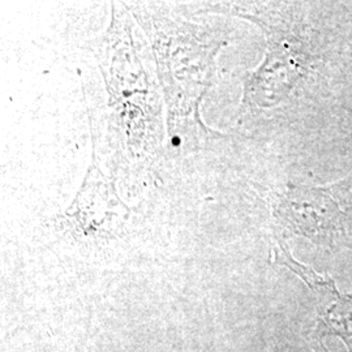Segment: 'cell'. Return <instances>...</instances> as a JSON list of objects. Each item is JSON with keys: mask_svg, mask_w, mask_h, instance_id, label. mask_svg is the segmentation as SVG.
I'll return each mask as SVG.
<instances>
[{"mask_svg": "<svg viewBox=\"0 0 352 352\" xmlns=\"http://www.w3.org/2000/svg\"><path fill=\"white\" fill-rule=\"evenodd\" d=\"M278 217L294 232L333 248L352 245V186L292 187L278 205Z\"/></svg>", "mask_w": 352, "mask_h": 352, "instance_id": "cell-1", "label": "cell"}]
</instances>
